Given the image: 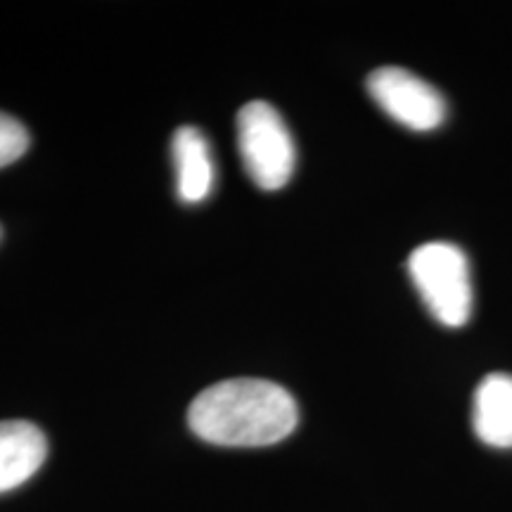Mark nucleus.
<instances>
[{"label": "nucleus", "instance_id": "f257e3e1", "mask_svg": "<svg viewBox=\"0 0 512 512\" xmlns=\"http://www.w3.org/2000/svg\"><path fill=\"white\" fill-rule=\"evenodd\" d=\"M188 425L207 444L256 448L290 437L299 406L280 384L254 377L211 384L190 403Z\"/></svg>", "mask_w": 512, "mask_h": 512}, {"label": "nucleus", "instance_id": "f03ea898", "mask_svg": "<svg viewBox=\"0 0 512 512\" xmlns=\"http://www.w3.org/2000/svg\"><path fill=\"white\" fill-rule=\"evenodd\" d=\"M408 273L420 299L444 328H463L472 316L470 261L451 242H427L408 256Z\"/></svg>", "mask_w": 512, "mask_h": 512}, {"label": "nucleus", "instance_id": "7ed1b4c3", "mask_svg": "<svg viewBox=\"0 0 512 512\" xmlns=\"http://www.w3.org/2000/svg\"><path fill=\"white\" fill-rule=\"evenodd\" d=\"M238 150L245 171L261 190H280L297 166V147L273 105L252 100L238 114Z\"/></svg>", "mask_w": 512, "mask_h": 512}, {"label": "nucleus", "instance_id": "20e7f679", "mask_svg": "<svg viewBox=\"0 0 512 512\" xmlns=\"http://www.w3.org/2000/svg\"><path fill=\"white\" fill-rule=\"evenodd\" d=\"M368 93L387 117L411 131L427 133L446 121L444 95L403 67L375 69L368 76Z\"/></svg>", "mask_w": 512, "mask_h": 512}, {"label": "nucleus", "instance_id": "39448f33", "mask_svg": "<svg viewBox=\"0 0 512 512\" xmlns=\"http://www.w3.org/2000/svg\"><path fill=\"white\" fill-rule=\"evenodd\" d=\"M46 458L48 439L36 425L27 420L0 422V494L29 482Z\"/></svg>", "mask_w": 512, "mask_h": 512}, {"label": "nucleus", "instance_id": "423d86ee", "mask_svg": "<svg viewBox=\"0 0 512 512\" xmlns=\"http://www.w3.org/2000/svg\"><path fill=\"white\" fill-rule=\"evenodd\" d=\"M472 430L491 448H512V375L491 373L472 401Z\"/></svg>", "mask_w": 512, "mask_h": 512}, {"label": "nucleus", "instance_id": "0eeeda50", "mask_svg": "<svg viewBox=\"0 0 512 512\" xmlns=\"http://www.w3.org/2000/svg\"><path fill=\"white\" fill-rule=\"evenodd\" d=\"M171 157L176 169V192L181 202L207 200L214 188V159L207 138L197 128L181 126L171 140Z\"/></svg>", "mask_w": 512, "mask_h": 512}, {"label": "nucleus", "instance_id": "6e6552de", "mask_svg": "<svg viewBox=\"0 0 512 512\" xmlns=\"http://www.w3.org/2000/svg\"><path fill=\"white\" fill-rule=\"evenodd\" d=\"M29 143V131L24 128L22 121L0 112V169L17 162L29 150Z\"/></svg>", "mask_w": 512, "mask_h": 512}]
</instances>
